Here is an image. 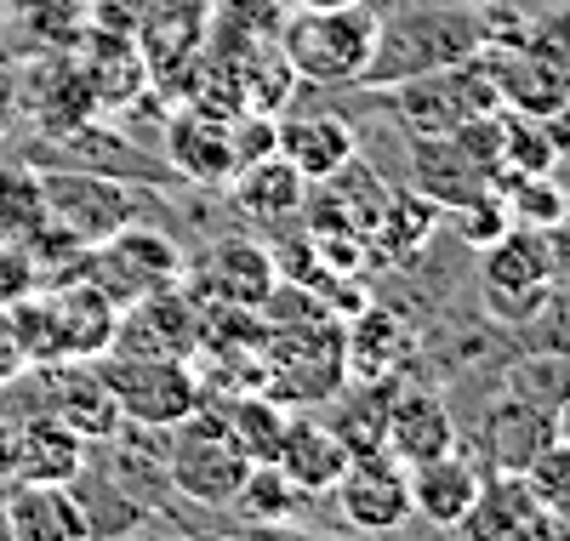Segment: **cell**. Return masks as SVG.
Returning a JSON list of instances; mask_svg holds the SVG:
<instances>
[{
  "label": "cell",
  "instance_id": "30bf717a",
  "mask_svg": "<svg viewBox=\"0 0 570 541\" xmlns=\"http://www.w3.org/2000/svg\"><path fill=\"white\" fill-rule=\"evenodd\" d=\"M548 439H553V416L513 387L502 400H491L480 411V422H473V445L485 451L491 473H525V462L548 445Z\"/></svg>",
  "mask_w": 570,
  "mask_h": 541
},
{
  "label": "cell",
  "instance_id": "5b68a950",
  "mask_svg": "<svg viewBox=\"0 0 570 541\" xmlns=\"http://www.w3.org/2000/svg\"><path fill=\"white\" fill-rule=\"evenodd\" d=\"M40 177V200L52 228H63L75 245H104L109 234H120L126 223L142 217V188H131L126 177H104V171H86V166H52V171H35Z\"/></svg>",
  "mask_w": 570,
  "mask_h": 541
},
{
  "label": "cell",
  "instance_id": "9a60e30c",
  "mask_svg": "<svg viewBox=\"0 0 570 541\" xmlns=\"http://www.w3.org/2000/svg\"><path fill=\"white\" fill-rule=\"evenodd\" d=\"M228 183H234V212L252 217L257 228L292 223V217L303 212V200H308V177H303L292 160H279V155L246 160Z\"/></svg>",
  "mask_w": 570,
  "mask_h": 541
},
{
  "label": "cell",
  "instance_id": "277c9868",
  "mask_svg": "<svg viewBox=\"0 0 570 541\" xmlns=\"http://www.w3.org/2000/svg\"><path fill=\"white\" fill-rule=\"evenodd\" d=\"M365 91V86H360ZM383 115H394V126L405 137H434V131H456L468 120H485L502 109V91L491 80V63H485V46L473 52L468 63H451V69H434V75H416L405 86H389V91H371Z\"/></svg>",
  "mask_w": 570,
  "mask_h": 541
},
{
  "label": "cell",
  "instance_id": "8fae6325",
  "mask_svg": "<svg viewBox=\"0 0 570 541\" xmlns=\"http://www.w3.org/2000/svg\"><path fill=\"white\" fill-rule=\"evenodd\" d=\"M480 479H485V473L462 456V445H456V451H445V456L411 462V468H405V484H411V513H416L422 524H434V530H456V524H462V513L473 508V496H480Z\"/></svg>",
  "mask_w": 570,
  "mask_h": 541
},
{
  "label": "cell",
  "instance_id": "7402d4cb",
  "mask_svg": "<svg viewBox=\"0 0 570 541\" xmlns=\"http://www.w3.org/2000/svg\"><path fill=\"white\" fill-rule=\"evenodd\" d=\"M389 393H394V376L389 382H360L354 393L337 387V416H331V427H337V439L360 456V451H383V416H389Z\"/></svg>",
  "mask_w": 570,
  "mask_h": 541
},
{
  "label": "cell",
  "instance_id": "f1b7e54d",
  "mask_svg": "<svg viewBox=\"0 0 570 541\" xmlns=\"http://www.w3.org/2000/svg\"><path fill=\"white\" fill-rule=\"evenodd\" d=\"M29 371V360H23V348H18V331H12V314L0 308V387L7 382H18Z\"/></svg>",
  "mask_w": 570,
  "mask_h": 541
},
{
  "label": "cell",
  "instance_id": "d6a6232c",
  "mask_svg": "<svg viewBox=\"0 0 570 541\" xmlns=\"http://www.w3.org/2000/svg\"><path fill=\"white\" fill-rule=\"evenodd\" d=\"M0 541H12V530H7V502H0Z\"/></svg>",
  "mask_w": 570,
  "mask_h": 541
},
{
  "label": "cell",
  "instance_id": "5bb4252c",
  "mask_svg": "<svg viewBox=\"0 0 570 541\" xmlns=\"http://www.w3.org/2000/svg\"><path fill=\"white\" fill-rule=\"evenodd\" d=\"M462 535L480 541H513V535H548V508L531 496V484L519 473H491L480 479V496L456 524Z\"/></svg>",
  "mask_w": 570,
  "mask_h": 541
},
{
  "label": "cell",
  "instance_id": "3957f363",
  "mask_svg": "<svg viewBox=\"0 0 570 541\" xmlns=\"http://www.w3.org/2000/svg\"><path fill=\"white\" fill-rule=\"evenodd\" d=\"M376 46V12L371 0L360 7H325V12H303L279 29V58L292 63L297 80L325 86V91H354Z\"/></svg>",
  "mask_w": 570,
  "mask_h": 541
},
{
  "label": "cell",
  "instance_id": "2e32d148",
  "mask_svg": "<svg viewBox=\"0 0 570 541\" xmlns=\"http://www.w3.org/2000/svg\"><path fill=\"white\" fill-rule=\"evenodd\" d=\"M12 541H86V513L69 484H7Z\"/></svg>",
  "mask_w": 570,
  "mask_h": 541
},
{
  "label": "cell",
  "instance_id": "4dcf8cb0",
  "mask_svg": "<svg viewBox=\"0 0 570 541\" xmlns=\"http://www.w3.org/2000/svg\"><path fill=\"white\" fill-rule=\"evenodd\" d=\"M553 433H559L564 445H570V387H564V400L553 405Z\"/></svg>",
  "mask_w": 570,
  "mask_h": 541
},
{
  "label": "cell",
  "instance_id": "7c38bea8",
  "mask_svg": "<svg viewBox=\"0 0 570 541\" xmlns=\"http://www.w3.org/2000/svg\"><path fill=\"white\" fill-rule=\"evenodd\" d=\"M348 456L354 451L337 439V427H331V422H320V416H285L274 468L292 479L297 490H308V496H331V484L343 479Z\"/></svg>",
  "mask_w": 570,
  "mask_h": 541
},
{
  "label": "cell",
  "instance_id": "484cf974",
  "mask_svg": "<svg viewBox=\"0 0 570 541\" xmlns=\"http://www.w3.org/2000/svg\"><path fill=\"white\" fill-rule=\"evenodd\" d=\"M519 354H570V279L553 285V297L542 303L537 319L519 325Z\"/></svg>",
  "mask_w": 570,
  "mask_h": 541
},
{
  "label": "cell",
  "instance_id": "4316f807",
  "mask_svg": "<svg viewBox=\"0 0 570 541\" xmlns=\"http://www.w3.org/2000/svg\"><path fill=\"white\" fill-rule=\"evenodd\" d=\"M519 40H525L531 52L564 80V91H570V7H564V12H542V18H531Z\"/></svg>",
  "mask_w": 570,
  "mask_h": 541
},
{
  "label": "cell",
  "instance_id": "44dd1931",
  "mask_svg": "<svg viewBox=\"0 0 570 541\" xmlns=\"http://www.w3.org/2000/svg\"><path fill=\"white\" fill-rule=\"evenodd\" d=\"M308 502H314L308 490H297L274 462H252L240 496H234V513H240L246 524H292Z\"/></svg>",
  "mask_w": 570,
  "mask_h": 541
},
{
  "label": "cell",
  "instance_id": "d6986e66",
  "mask_svg": "<svg viewBox=\"0 0 570 541\" xmlns=\"http://www.w3.org/2000/svg\"><path fill=\"white\" fill-rule=\"evenodd\" d=\"M166 166L183 183H228L234 177L228 120H177L166 137Z\"/></svg>",
  "mask_w": 570,
  "mask_h": 541
},
{
  "label": "cell",
  "instance_id": "52a82bcc",
  "mask_svg": "<svg viewBox=\"0 0 570 541\" xmlns=\"http://www.w3.org/2000/svg\"><path fill=\"white\" fill-rule=\"evenodd\" d=\"M183 274H195V291L206 303H223V308H246L257 314L268 303V291L279 285V268H274V252L257 239H234L223 234L206 257L183 263Z\"/></svg>",
  "mask_w": 570,
  "mask_h": 541
},
{
  "label": "cell",
  "instance_id": "7a4b0ae2",
  "mask_svg": "<svg viewBox=\"0 0 570 541\" xmlns=\"http://www.w3.org/2000/svg\"><path fill=\"white\" fill-rule=\"evenodd\" d=\"M570 279V228H519L508 223L480 245V297L497 325H525L542 314L553 285Z\"/></svg>",
  "mask_w": 570,
  "mask_h": 541
},
{
  "label": "cell",
  "instance_id": "1f68e13d",
  "mask_svg": "<svg viewBox=\"0 0 570 541\" xmlns=\"http://www.w3.org/2000/svg\"><path fill=\"white\" fill-rule=\"evenodd\" d=\"M292 7H303V12H325V7H360V0H292Z\"/></svg>",
  "mask_w": 570,
  "mask_h": 541
},
{
  "label": "cell",
  "instance_id": "e0dca14e",
  "mask_svg": "<svg viewBox=\"0 0 570 541\" xmlns=\"http://www.w3.org/2000/svg\"><path fill=\"white\" fill-rule=\"evenodd\" d=\"M86 462V439L58 416H18V473L12 484H69Z\"/></svg>",
  "mask_w": 570,
  "mask_h": 541
},
{
  "label": "cell",
  "instance_id": "83f0119b",
  "mask_svg": "<svg viewBox=\"0 0 570 541\" xmlns=\"http://www.w3.org/2000/svg\"><path fill=\"white\" fill-rule=\"evenodd\" d=\"M40 291V268H35V252L23 239L0 234V308H18L23 297Z\"/></svg>",
  "mask_w": 570,
  "mask_h": 541
},
{
  "label": "cell",
  "instance_id": "ac0fdd59",
  "mask_svg": "<svg viewBox=\"0 0 570 541\" xmlns=\"http://www.w3.org/2000/svg\"><path fill=\"white\" fill-rule=\"evenodd\" d=\"M411 354H416V342H411L405 319L389 314V308H365L354 319L348 342H343V360H348V376L354 382H389V376L405 371Z\"/></svg>",
  "mask_w": 570,
  "mask_h": 541
},
{
  "label": "cell",
  "instance_id": "d4e9b609",
  "mask_svg": "<svg viewBox=\"0 0 570 541\" xmlns=\"http://www.w3.org/2000/svg\"><path fill=\"white\" fill-rule=\"evenodd\" d=\"M519 479L531 484V496H537L548 513H570V445H564L559 433L525 462V473H519Z\"/></svg>",
  "mask_w": 570,
  "mask_h": 541
},
{
  "label": "cell",
  "instance_id": "9c48e42d",
  "mask_svg": "<svg viewBox=\"0 0 570 541\" xmlns=\"http://www.w3.org/2000/svg\"><path fill=\"white\" fill-rule=\"evenodd\" d=\"M456 445H462V427H456L451 405L434 387H416V382L394 376L389 416H383V451L411 468V462H428V456H445Z\"/></svg>",
  "mask_w": 570,
  "mask_h": 541
},
{
  "label": "cell",
  "instance_id": "cb8c5ba5",
  "mask_svg": "<svg viewBox=\"0 0 570 541\" xmlns=\"http://www.w3.org/2000/svg\"><path fill=\"white\" fill-rule=\"evenodd\" d=\"M46 223V200H40V177L35 171H0V234L29 239Z\"/></svg>",
  "mask_w": 570,
  "mask_h": 541
},
{
  "label": "cell",
  "instance_id": "8992f818",
  "mask_svg": "<svg viewBox=\"0 0 570 541\" xmlns=\"http://www.w3.org/2000/svg\"><path fill=\"white\" fill-rule=\"evenodd\" d=\"M91 365H98V376L109 382L115 405H120V422H131V427H177L200 405V376L188 371V360H171V354H98Z\"/></svg>",
  "mask_w": 570,
  "mask_h": 541
},
{
  "label": "cell",
  "instance_id": "ba28073f",
  "mask_svg": "<svg viewBox=\"0 0 570 541\" xmlns=\"http://www.w3.org/2000/svg\"><path fill=\"white\" fill-rule=\"evenodd\" d=\"M343 519L354 530H400L411 519V484H405V462H394L389 451H360L348 456L343 479L331 484Z\"/></svg>",
  "mask_w": 570,
  "mask_h": 541
},
{
  "label": "cell",
  "instance_id": "4fadbf2b",
  "mask_svg": "<svg viewBox=\"0 0 570 541\" xmlns=\"http://www.w3.org/2000/svg\"><path fill=\"white\" fill-rule=\"evenodd\" d=\"M274 155L292 160L308 183H325L331 171L360 160V137L343 115H292L274 126Z\"/></svg>",
  "mask_w": 570,
  "mask_h": 541
},
{
  "label": "cell",
  "instance_id": "836d02e7",
  "mask_svg": "<svg viewBox=\"0 0 570 541\" xmlns=\"http://www.w3.org/2000/svg\"><path fill=\"white\" fill-rule=\"evenodd\" d=\"M473 7H480V0H473Z\"/></svg>",
  "mask_w": 570,
  "mask_h": 541
},
{
  "label": "cell",
  "instance_id": "6da1fadb",
  "mask_svg": "<svg viewBox=\"0 0 570 541\" xmlns=\"http://www.w3.org/2000/svg\"><path fill=\"white\" fill-rule=\"evenodd\" d=\"M497 29L480 18L473 0H400L394 12H376V46L360 75L365 91H389L416 75L468 63Z\"/></svg>",
  "mask_w": 570,
  "mask_h": 541
},
{
  "label": "cell",
  "instance_id": "603a6c76",
  "mask_svg": "<svg viewBox=\"0 0 570 541\" xmlns=\"http://www.w3.org/2000/svg\"><path fill=\"white\" fill-rule=\"evenodd\" d=\"M217 416H223L228 439H234V445H240L252 462H274L279 433H285V405H274V400H240V405H228V411H217Z\"/></svg>",
  "mask_w": 570,
  "mask_h": 541
},
{
  "label": "cell",
  "instance_id": "ffe728a7",
  "mask_svg": "<svg viewBox=\"0 0 570 541\" xmlns=\"http://www.w3.org/2000/svg\"><path fill=\"white\" fill-rule=\"evenodd\" d=\"M75 502L86 513V535H120V530H142L149 513L131 490L115 479V468H98V462H80V473L69 479Z\"/></svg>",
  "mask_w": 570,
  "mask_h": 541
},
{
  "label": "cell",
  "instance_id": "f546056e",
  "mask_svg": "<svg viewBox=\"0 0 570 541\" xmlns=\"http://www.w3.org/2000/svg\"><path fill=\"white\" fill-rule=\"evenodd\" d=\"M548 137H553V155H559V166H570V104L548 115Z\"/></svg>",
  "mask_w": 570,
  "mask_h": 541
}]
</instances>
